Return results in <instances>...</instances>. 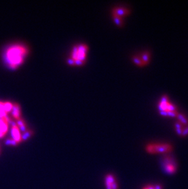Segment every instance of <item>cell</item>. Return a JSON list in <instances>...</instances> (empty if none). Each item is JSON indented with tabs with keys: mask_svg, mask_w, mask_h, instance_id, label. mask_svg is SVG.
I'll return each mask as SVG.
<instances>
[{
	"mask_svg": "<svg viewBox=\"0 0 188 189\" xmlns=\"http://www.w3.org/2000/svg\"><path fill=\"white\" fill-rule=\"evenodd\" d=\"M28 54V49L23 45H15L7 49L6 52V62L12 69H16L25 61Z\"/></svg>",
	"mask_w": 188,
	"mask_h": 189,
	"instance_id": "obj_1",
	"label": "cell"
},
{
	"mask_svg": "<svg viewBox=\"0 0 188 189\" xmlns=\"http://www.w3.org/2000/svg\"><path fill=\"white\" fill-rule=\"evenodd\" d=\"M88 50V46L86 44L75 46L71 51L68 63L73 65H81L84 64L86 59Z\"/></svg>",
	"mask_w": 188,
	"mask_h": 189,
	"instance_id": "obj_2",
	"label": "cell"
},
{
	"mask_svg": "<svg viewBox=\"0 0 188 189\" xmlns=\"http://www.w3.org/2000/svg\"><path fill=\"white\" fill-rule=\"evenodd\" d=\"M146 149L152 154L167 152L172 151V146L167 143H151L147 146Z\"/></svg>",
	"mask_w": 188,
	"mask_h": 189,
	"instance_id": "obj_3",
	"label": "cell"
},
{
	"mask_svg": "<svg viewBox=\"0 0 188 189\" xmlns=\"http://www.w3.org/2000/svg\"><path fill=\"white\" fill-rule=\"evenodd\" d=\"M158 108L159 111H177L176 106L170 103L167 95H163L159 102Z\"/></svg>",
	"mask_w": 188,
	"mask_h": 189,
	"instance_id": "obj_4",
	"label": "cell"
},
{
	"mask_svg": "<svg viewBox=\"0 0 188 189\" xmlns=\"http://www.w3.org/2000/svg\"><path fill=\"white\" fill-rule=\"evenodd\" d=\"M164 170H165L167 173L169 174H173L176 171L177 167H176L175 162L170 157L167 156L164 160Z\"/></svg>",
	"mask_w": 188,
	"mask_h": 189,
	"instance_id": "obj_5",
	"label": "cell"
},
{
	"mask_svg": "<svg viewBox=\"0 0 188 189\" xmlns=\"http://www.w3.org/2000/svg\"><path fill=\"white\" fill-rule=\"evenodd\" d=\"M10 124H11L12 125L11 136L12 137V140L15 141L17 144L19 143L22 140V135L21 134L20 130L19 127H18V126H17V124L15 122H12L10 121Z\"/></svg>",
	"mask_w": 188,
	"mask_h": 189,
	"instance_id": "obj_6",
	"label": "cell"
},
{
	"mask_svg": "<svg viewBox=\"0 0 188 189\" xmlns=\"http://www.w3.org/2000/svg\"><path fill=\"white\" fill-rule=\"evenodd\" d=\"M10 120L7 116L0 118V138H2L7 133Z\"/></svg>",
	"mask_w": 188,
	"mask_h": 189,
	"instance_id": "obj_7",
	"label": "cell"
},
{
	"mask_svg": "<svg viewBox=\"0 0 188 189\" xmlns=\"http://www.w3.org/2000/svg\"><path fill=\"white\" fill-rule=\"evenodd\" d=\"M105 185L107 189H118V185L114 177L108 174L105 178Z\"/></svg>",
	"mask_w": 188,
	"mask_h": 189,
	"instance_id": "obj_8",
	"label": "cell"
},
{
	"mask_svg": "<svg viewBox=\"0 0 188 189\" xmlns=\"http://www.w3.org/2000/svg\"><path fill=\"white\" fill-rule=\"evenodd\" d=\"M130 10L125 7H117L112 10V15H117L123 17L124 16L129 15Z\"/></svg>",
	"mask_w": 188,
	"mask_h": 189,
	"instance_id": "obj_9",
	"label": "cell"
},
{
	"mask_svg": "<svg viewBox=\"0 0 188 189\" xmlns=\"http://www.w3.org/2000/svg\"><path fill=\"white\" fill-rule=\"evenodd\" d=\"M10 113L14 119H17V121L20 119V108L19 105L17 104V103L13 104L12 109Z\"/></svg>",
	"mask_w": 188,
	"mask_h": 189,
	"instance_id": "obj_10",
	"label": "cell"
},
{
	"mask_svg": "<svg viewBox=\"0 0 188 189\" xmlns=\"http://www.w3.org/2000/svg\"><path fill=\"white\" fill-rule=\"evenodd\" d=\"M139 56L141 60L142 61L143 63L144 64L145 66L149 64L151 58V53L149 50H145Z\"/></svg>",
	"mask_w": 188,
	"mask_h": 189,
	"instance_id": "obj_11",
	"label": "cell"
},
{
	"mask_svg": "<svg viewBox=\"0 0 188 189\" xmlns=\"http://www.w3.org/2000/svg\"><path fill=\"white\" fill-rule=\"evenodd\" d=\"M177 118H178V121L180 122H181L183 125L185 126H188V119L185 114L178 112Z\"/></svg>",
	"mask_w": 188,
	"mask_h": 189,
	"instance_id": "obj_12",
	"label": "cell"
},
{
	"mask_svg": "<svg viewBox=\"0 0 188 189\" xmlns=\"http://www.w3.org/2000/svg\"><path fill=\"white\" fill-rule=\"evenodd\" d=\"M185 126L183 125L182 124H181V122H180L178 121H176V122H175V124H174L175 129L177 134H178V135H180V136H181L183 130Z\"/></svg>",
	"mask_w": 188,
	"mask_h": 189,
	"instance_id": "obj_13",
	"label": "cell"
},
{
	"mask_svg": "<svg viewBox=\"0 0 188 189\" xmlns=\"http://www.w3.org/2000/svg\"><path fill=\"white\" fill-rule=\"evenodd\" d=\"M132 60H133L134 63L136 65H137V66H139V67H144V66H145L144 64L143 63L142 61L141 60L139 55L133 56V58H132Z\"/></svg>",
	"mask_w": 188,
	"mask_h": 189,
	"instance_id": "obj_14",
	"label": "cell"
},
{
	"mask_svg": "<svg viewBox=\"0 0 188 189\" xmlns=\"http://www.w3.org/2000/svg\"><path fill=\"white\" fill-rule=\"evenodd\" d=\"M6 116H7V113L4 108V102H0V118H4Z\"/></svg>",
	"mask_w": 188,
	"mask_h": 189,
	"instance_id": "obj_15",
	"label": "cell"
},
{
	"mask_svg": "<svg viewBox=\"0 0 188 189\" xmlns=\"http://www.w3.org/2000/svg\"><path fill=\"white\" fill-rule=\"evenodd\" d=\"M113 16L114 20L115 23L117 24L119 26H122L124 25V20H123V17H119L117 15H112Z\"/></svg>",
	"mask_w": 188,
	"mask_h": 189,
	"instance_id": "obj_16",
	"label": "cell"
},
{
	"mask_svg": "<svg viewBox=\"0 0 188 189\" xmlns=\"http://www.w3.org/2000/svg\"><path fill=\"white\" fill-rule=\"evenodd\" d=\"M12 107H13V104L12 103H10V102H4V108L7 114L11 111L12 109Z\"/></svg>",
	"mask_w": 188,
	"mask_h": 189,
	"instance_id": "obj_17",
	"label": "cell"
},
{
	"mask_svg": "<svg viewBox=\"0 0 188 189\" xmlns=\"http://www.w3.org/2000/svg\"><path fill=\"white\" fill-rule=\"evenodd\" d=\"M188 135V126H185L183 130L182 134H181V137H185Z\"/></svg>",
	"mask_w": 188,
	"mask_h": 189,
	"instance_id": "obj_18",
	"label": "cell"
},
{
	"mask_svg": "<svg viewBox=\"0 0 188 189\" xmlns=\"http://www.w3.org/2000/svg\"><path fill=\"white\" fill-rule=\"evenodd\" d=\"M154 189H162V187H161V186H159V185H157V186H155Z\"/></svg>",
	"mask_w": 188,
	"mask_h": 189,
	"instance_id": "obj_19",
	"label": "cell"
},
{
	"mask_svg": "<svg viewBox=\"0 0 188 189\" xmlns=\"http://www.w3.org/2000/svg\"><path fill=\"white\" fill-rule=\"evenodd\" d=\"M143 189H148L147 187H145V188H144Z\"/></svg>",
	"mask_w": 188,
	"mask_h": 189,
	"instance_id": "obj_20",
	"label": "cell"
}]
</instances>
